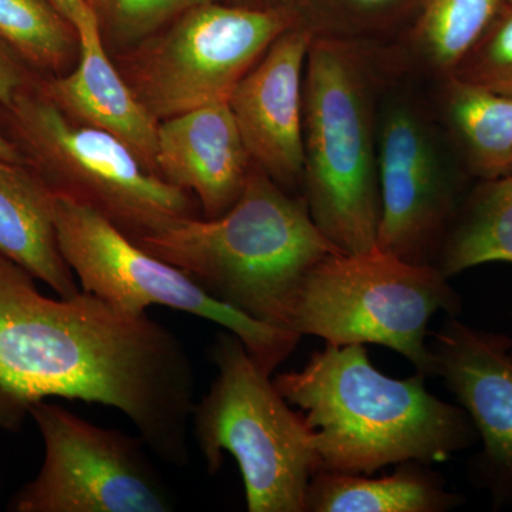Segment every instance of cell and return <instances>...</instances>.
<instances>
[{
    "mask_svg": "<svg viewBox=\"0 0 512 512\" xmlns=\"http://www.w3.org/2000/svg\"><path fill=\"white\" fill-rule=\"evenodd\" d=\"M343 2L360 18H376L402 5L404 0H343Z\"/></svg>",
    "mask_w": 512,
    "mask_h": 512,
    "instance_id": "cell-26",
    "label": "cell"
},
{
    "mask_svg": "<svg viewBox=\"0 0 512 512\" xmlns=\"http://www.w3.org/2000/svg\"><path fill=\"white\" fill-rule=\"evenodd\" d=\"M40 79L0 107V124L55 194L93 208L133 241L195 217L190 192L151 173L119 138L70 120Z\"/></svg>",
    "mask_w": 512,
    "mask_h": 512,
    "instance_id": "cell-6",
    "label": "cell"
},
{
    "mask_svg": "<svg viewBox=\"0 0 512 512\" xmlns=\"http://www.w3.org/2000/svg\"><path fill=\"white\" fill-rule=\"evenodd\" d=\"M274 3H278V5H281V8L285 9L286 5H289V3L293 2V0H272Z\"/></svg>",
    "mask_w": 512,
    "mask_h": 512,
    "instance_id": "cell-28",
    "label": "cell"
},
{
    "mask_svg": "<svg viewBox=\"0 0 512 512\" xmlns=\"http://www.w3.org/2000/svg\"><path fill=\"white\" fill-rule=\"evenodd\" d=\"M211 360L218 375L191 417L208 471L218 473L224 453L231 454L249 512H306L318 456L302 413L286 402L272 375L234 333H218Z\"/></svg>",
    "mask_w": 512,
    "mask_h": 512,
    "instance_id": "cell-5",
    "label": "cell"
},
{
    "mask_svg": "<svg viewBox=\"0 0 512 512\" xmlns=\"http://www.w3.org/2000/svg\"><path fill=\"white\" fill-rule=\"evenodd\" d=\"M79 32L87 23L99 18L89 0H46Z\"/></svg>",
    "mask_w": 512,
    "mask_h": 512,
    "instance_id": "cell-25",
    "label": "cell"
},
{
    "mask_svg": "<svg viewBox=\"0 0 512 512\" xmlns=\"http://www.w3.org/2000/svg\"><path fill=\"white\" fill-rule=\"evenodd\" d=\"M89 2H90V0H89ZM90 3H92V2H90Z\"/></svg>",
    "mask_w": 512,
    "mask_h": 512,
    "instance_id": "cell-30",
    "label": "cell"
},
{
    "mask_svg": "<svg viewBox=\"0 0 512 512\" xmlns=\"http://www.w3.org/2000/svg\"><path fill=\"white\" fill-rule=\"evenodd\" d=\"M272 380L312 430L318 471L372 476L390 464L441 463L477 439L466 410L430 394L420 373L383 375L365 345H326Z\"/></svg>",
    "mask_w": 512,
    "mask_h": 512,
    "instance_id": "cell-2",
    "label": "cell"
},
{
    "mask_svg": "<svg viewBox=\"0 0 512 512\" xmlns=\"http://www.w3.org/2000/svg\"><path fill=\"white\" fill-rule=\"evenodd\" d=\"M380 224L376 247L433 265L461 202V181L419 106L394 97L377 131Z\"/></svg>",
    "mask_w": 512,
    "mask_h": 512,
    "instance_id": "cell-11",
    "label": "cell"
},
{
    "mask_svg": "<svg viewBox=\"0 0 512 512\" xmlns=\"http://www.w3.org/2000/svg\"><path fill=\"white\" fill-rule=\"evenodd\" d=\"M313 35L298 26L282 33L228 99L252 163L284 190L303 180V74Z\"/></svg>",
    "mask_w": 512,
    "mask_h": 512,
    "instance_id": "cell-12",
    "label": "cell"
},
{
    "mask_svg": "<svg viewBox=\"0 0 512 512\" xmlns=\"http://www.w3.org/2000/svg\"><path fill=\"white\" fill-rule=\"evenodd\" d=\"M463 503L443 478L420 461L400 463L392 476L316 471L306 491V512H444Z\"/></svg>",
    "mask_w": 512,
    "mask_h": 512,
    "instance_id": "cell-17",
    "label": "cell"
},
{
    "mask_svg": "<svg viewBox=\"0 0 512 512\" xmlns=\"http://www.w3.org/2000/svg\"><path fill=\"white\" fill-rule=\"evenodd\" d=\"M443 110L468 173L493 180L512 171V97L454 74L443 77Z\"/></svg>",
    "mask_w": 512,
    "mask_h": 512,
    "instance_id": "cell-18",
    "label": "cell"
},
{
    "mask_svg": "<svg viewBox=\"0 0 512 512\" xmlns=\"http://www.w3.org/2000/svg\"><path fill=\"white\" fill-rule=\"evenodd\" d=\"M55 192L26 164L0 160V255L60 298L80 292L64 261L55 227Z\"/></svg>",
    "mask_w": 512,
    "mask_h": 512,
    "instance_id": "cell-16",
    "label": "cell"
},
{
    "mask_svg": "<svg viewBox=\"0 0 512 512\" xmlns=\"http://www.w3.org/2000/svg\"><path fill=\"white\" fill-rule=\"evenodd\" d=\"M451 74L512 97V3L501 9Z\"/></svg>",
    "mask_w": 512,
    "mask_h": 512,
    "instance_id": "cell-22",
    "label": "cell"
},
{
    "mask_svg": "<svg viewBox=\"0 0 512 512\" xmlns=\"http://www.w3.org/2000/svg\"><path fill=\"white\" fill-rule=\"evenodd\" d=\"M252 160L228 101L158 121L156 174L192 192L204 218H218L241 197Z\"/></svg>",
    "mask_w": 512,
    "mask_h": 512,
    "instance_id": "cell-14",
    "label": "cell"
},
{
    "mask_svg": "<svg viewBox=\"0 0 512 512\" xmlns=\"http://www.w3.org/2000/svg\"><path fill=\"white\" fill-rule=\"evenodd\" d=\"M288 10L208 2L185 10L160 39L127 60V83L157 121L228 101L232 90L286 30Z\"/></svg>",
    "mask_w": 512,
    "mask_h": 512,
    "instance_id": "cell-9",
    "label": "cell"
},
{
    "mask_svg": "<svg viewBox=\"0 0 512 512\" xmlns=\"http://www.w3.org/2000/svg\"><path fill=\"white\" fill-rule=\"evenodd\" d=\"M134 242L218 301L289 332L306 275L342 252L312 220L303 197H293L256 165L221 217L183 218Z\"/></svg>",
    "mask_w": 512,
    "mask_h": 512,
    "instance_id": "cell-3",
    "label": "cell"
},
{
    "mask_svg": "<svg viewBox=\"0 0 512 512\" xmlns=\"http://www.w3.org/2000/svg\"><path fill=\"white\" fill-rule=\"evenodd\" d=\"M508 0H421L414 47L446 77L476 45Z\"/></svg>",
    "mask_w": 512,
    "mask_h": 512,
    "instance_id": "cell-20",
    "label": "cell"
},
{
    "mask_svg": "<svg viewBox=\"0 0 512 512\" xmlns=\"http://www.w3.org/2000/svg\"><path fill=\"white\" fill-rule=\"evenodd\" d=\"M370 83L355 46L313 35L303 74V200L345 254L376 247L382 212Z\"/></svg>",
    "mask_w": 512,
    "mask_h": 512,
    "instance_id": "cell-4",
    "label": "cell"
},
{
    "mask_svg": "<svg viewBox=\"0 0 512 512\" xmlns=\"http://www.w3.org/2000/svg\"><path fill=\"white\" fill-rule=\"evenodd\" d=\"M55 195L57 242L82 291L128 315H147L148 308L158 305L211 320L238 336L269 375H274L298 346L301 336L249 318L218 301L177 266L141 248L93 208Z\"/></svg>",
    "mask_w": 512,
    "mask_h": 512,
    "instance_id": "cell-8",
    "label": "cell"
},
{
    "mask_svg": "<svg viewBox=\"0 0 512 512\" xmlns=\"http://www.w3.org/2000/svg\"><path fill=\"white\" fill-rule=\"evenodd\" d=\"M208 0H104L114 36L134 42L150 35L177 13Z\"/></svg>",
    "mask_w": 512,
    "mask_h": 512,
    "instance_id": "cell-23",
    "label": "cell"
},
{
    "mask_svg": "<svg viewBox=\"0 0 512 512\" xmlns=\"http://www.w3.org/2000/svg\"><path fill=\"white\" fill-rule=\"evenodd\" d=\"M29 416L45 444L39 473L13 498L16 512H167L173 495L146 441L104 429L42 400Z\"/></svg>",
    "mask_w": 512,
    "mask_h": 512,
    "instance_id": "cell-10",
    "label": "cell"
},
{
    "mask_svg": "<svg viewBox=\"0 0 512 512\" xmlns=\"http://www.w3.org/2000/svg\"><path fill=\"white\" fill-rule=\"evenodd\" d=\"M0 160L9 161V163L26 164L25 158L20 153L16 144L10 140L6 131L0 124Z\"/></svg>",
    "mask_w": 512,
    "mask_h": 512,
    "instance_id": "cell-27",
    "label": "cell"
},
{
    "mask_svg": "<svg viewBox=\"0 0 512 512\" xmlns=\"http://www.w3.org/2000/svg\"><path fill=\"white\" fill-rule=\"evenodd\" d=\"M497 261L512 264V171L481 181L464 198L434 266L450 278Z\"/></svg>",
    "mask_w": 512,
    "mask_h": 512,
    "instance_id": "cell-19",
    "label": "cell"
},
{
    "mask_svg": "<svg viewBox=\"0 0 512 512\" xmlns=\"http://www.w3.org/2000/svg\"><path fill=\"white\" fill-rule=\"evenodd\" d=\"M508 3H512V0H508Z\"/></svg>",
    "mask_w": 512,
    "mask_h": 512,
    "instance_id": "cell-29",
    "label": "cell"
},
{
    "mask_svg": "<svg viewBox=\"0 0 512 512\" xmlns=\"http://www.w3.org/2000/svg\"><path fill=\"white\" fill-rule=\"evenodd\" d=\"M430 350L484 443L480 468L495 498L512 495V340L448 315Z\"/></svg>",
    "mask_w": 512,
    "mask_h": 512,
    "instance_id": "cell-13",
    "label": "cell"
},
{
    "mask_svg": "<svg viewBox=\"0 0 512 512\" xmlns=\"http://www.w3.org/2000/svg\"><path fill=\"white\" fill-rule=\"evenodd\" d=\"M0 39L43 77L60 76L79 49L76 29L46 0H0Z\"/></svg>",
    "mask_w": 512,
    "mask_h": 512,
    "instance_id": "cell-21",
    "label": "cell"
},
{
    "mask_svg": "<svg viewBox=\"0 0 512 512\" xmlns=\"http://www.w3.org/2000/svg\"><path fill=\"white\" fill-rule=\"evenodd\" d=\"M433 265L412 264L373 247L335 252L303 281L292 330L326 345H376L396 350L424 377L434 376L427 325L439 311L456 316L460 296Z\"/></svg>",
    "mask_w": 512,
    "mask_h": 512,
    "instance_id": "cell-7",
    "label": "cell"
},
{
    "mask_svg": "<svg viewBox=\"0 0 512 512\" xmlns=\"http://www.w3.org/2000/svg\"><path fill=\"white\" fill-rule=\"evenodd\" d=\"M77 36L76 69L69 74L42 77L40 90L70 120L119 138L156 174L158 121L111 63L101 39L100 20L87 23Z\"/></svg>",
    "mask_w": 512,
    "mask_h": 512,
    "instance_id": "cell-15",
    "label": "cell"
},
{
    "mask_svg": "<svg viewBox=\"0 0 512 512\" xmlns=\"http://www.w3.org/2000/svg\"><path fill=\"white\" fill-rule=\"evenodd\" d=\"M0 255V430L49 397L120 410L167 463L190 460L195 373L175 333L93 293L52 299Z\"/></svg>",
    "mask_w": 512,
    "mask_h": 512,
    "instance_id": "cell-1",
    "label": "cell"
},
{
    "mask_svg": "<svg viewBox=\"0 0 512 512\" xmlns=\"http://www.w3.org/2000/svg\"><path fill=\"white\" fill-rule=\"evenodd\" d=\"M40 74L0 39V107H8L23 89L40 79Z\"/></svg>",
    "mask_w": 512,
    "mask_h": 512,
    "instance_id": "cell-24",
    "label": "cell"
}]
</instances>
